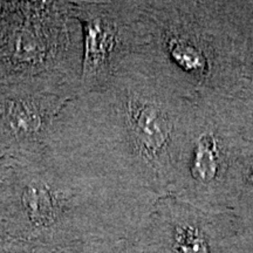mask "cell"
I'll list each match as a JSON object with an SVG mask.
<instances>
[{"instance_id": "3", "label": "cell", "mask_w": 253, "mask_h": 253, "mask_svg": "<svg viewBox=\"0 0 253 253\" xmlns=\"http://www.w3.org/2000/svg\"><path fill=\"white\" fill-rule=\"evenodd\" d=\"M219 155L212 135H202L197 142L192 163V176L199 182L208 183L217 176Z\"/></svg>"}, {"instance_id": "8", "label": "cell", "mask_w": 253, "mask_h": 253, "mask_svg": "<svg viewBox=\"0 0 253 253\" xmlns=\"http://www.w3.org/2000/svg\"><path fill=\"white\" fill-rule=\"evenodd\" d=\"M251 181L253 182V175H252V177H251Z\"/></svg>"}, {"instance_id": "1", "label": "cell", "mask_w": 253, "mask_h": 253, "mask_svg": "<svg viewBox=\"0 0 253 253\" xmlns=\"http://www.w3.org/2000/svg\"><path fill=\"white\" fill-rule=\"evenodd\" d=\"M128 121L135 143L147 156L160 153L171 135V123L168 116L156 104L148 101H129Z\"/></svg>"}, {"instance_id": "2", "label": "cell", "mask_w": 253, "mask_h": 253, "mask_svg": "<svg viewBox=\"0 0 253 253\" xmlns=\"http://www.w3.org/2000/svg\"><path fill=\"white\" fill-rule=\"evenodd\" d=\"M115 42V32L106 21L95 19L87 27L86 65L95 72L107 62Z\"/></svg>"}, {"instance_id": "6", "label": "cell", "mask_w": 253, "mask_h": 253, "mask_svg": "<svg viewBox=\"0 0 253 253\" xmlns=\"http://www.w3.org/2000/svg\"><path fill=\"white\" fill-rule=\"evenodd\" d=\"M171 42L170 49H171L173 58L178 60L183 67L188 69H202L204 67L203 58L194 47L181 40H173Z\"/></svg>"}, {"instance_id": "7", "label": "cell", "mask_w": 253, "mask_h": 253, "mask_svg": "<svg viewBox=\"0 0 253 253\" xmlns=\"http://www.w3.org/2000/svg\"><path fill=\"white\" fill-rule=\"evenodd\" d=\"M0 253H58V251L0 233Z\"/></svg>"}, {"instance_id": "5", "label": "cell", "mask_w": 253, "mask_h": 253, "mask_svg": "<svg viewBox=\"0 0 253 253\" xmlns=\"http://www.w3.org/2000/svg\"><path fill=\"white\" fill-rule=\"evenodd\" d=\"M176 253H209L204 237L195 227H178L176 232Z\"/></svg>"}, {"instance_id": "4", "label": "cell", "mask_w": 253, "mask_h": 253, "mask_svg": "<svg viewBox=\"0 0 253 253\" xmlns=\"http://www.w3.org/2000/svg\"><path fill=\"white\" fill-rule=\"evenodd\" d=\"M8 122L18 132L30 134L40 126V115L30 103L11 102L7 108Z\"/></svg>"}]
</instances>
